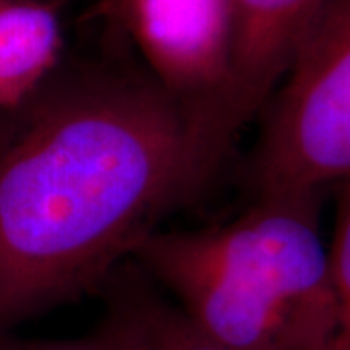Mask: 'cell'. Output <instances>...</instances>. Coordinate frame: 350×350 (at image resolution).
I'll list each match as a JSON object with an SVG mask.
<instances>
[{
  "label": "cell",
  "mask_w": 350,
  "mask_h": 350,
  "mask_svg": "<svg viewBox=\"0 0 350 350\" xmlns=\"http://www.w3.org/2000/svg\"><path fill=\"white\" fill-rule=\"evenodd\" d=\"M211 183L146 76L59 70L0 113V337L92 292Z\"/></svg>",
  "instance_id": "1"
},
{
  "label": "cell",
  "mask_w": 350,
  "mask_h": 350,
  "mask_svg": "<svg viewBox=\"0 0 350 350\" xmlns=\"http://www.w3.org/2000/svg\"><path fill=\"white\" fill-rule=\"evenodd\" d=\"M321 193L255 197L224 226L140 239L131 261L224 350H325L335 327Z\"/></svg>",
  "instance_id": "2"
},
{
  "label": "cell",
  "mask_w": 350,
  "mask_h": 350,
  "mask_svg": "<svg viewBox=\"0 0 350 350\" xmlns=\"http://www.w3.org/2000/svg\"><path fill=\"white\" fill-rule=\"evenodd\" d=\"M253 195L323 193L350 179V0H327L267 103Z\"/></svg>",
  "instance_id": "3"
},
{
  "label": "cell",
  "mask_w": 350,
  "mask_h": 350,
  "mask_svg": "<svg viewBox=\"0 0 350 350\" xmlns=\"http://www.w3.org/2000/svg\"><path fill=\"white\" fill-rule=\"evenodd\" d=\"M137 47L146 76L174 101L208 177L232 148L234 0H103Z\"/></svg>",
  "instance_id": "4"
},
{
  "label": "cell",
  "mask_w": 350,
  "mask_h": 350,
  "mask_svg": "<svg viewBox=\"0 0 350 350\" xmlns=\"http://www.w3.org/2000/svg\"><path fill=\"white\" fill-rule=\"evenodd\" d=\"M327 0H234L236 63L228 133L232 142L267 107Z\"/></svg>",
  "instance_id": "5"
},
{
  "label": "cell",
  "mask_w": 350,
  "mask_h": 350,
  "mask_svg": "<svg viewBox=\"0 0 350 350\" xmlns=\"http://www.w3.org/2000/svg\"><path fill=\"white\" fill-rule=\"evenodd\" d=\"M63 24L55 0H0V113L59 70Z\"/></svg>",
  "instance_id": "6"
},
{
  "label": "cell",
  "mask_w": 350,
  "mask_h": 350,
  "mask_svg": "<svg viewBox=\"0 0 350 350\" xmlns=\"http://www.w3.org/2000/svg\"><path fill=\"white\" fill-rule=\"evenodd\" d=\"M103 294L107 296V308L125 317L146 350H224L191 325L138 267L135 273L119 269Z\"/></svg>",
  "instance_id": "7"
},
{
  "label": "cell",
  "mask_w": 350,
  "mask_h": 350,
  "mask_svg": "<svg viewBox=\"0 0 350 350\" xmlns=\"http://www.w3.org/2000/svg\"><path fill=\"white\" fill-rule=\"evenodd\" d=\"M335 327L325 350H350V179L337 185L335 230L329 243Z\"/></svg>",
  "instance_id": "8"
},
{
  "label": "cell",
  "mask_w": 350,
  "mask_h": 350,
  "mask_svg": "<svg viewBox=\"0 0 350 350\" xmlns=\"http://www.w3.org/2000/svg\"><path fill=\"white\" fill-rule=\"evenodd\" d=\"M0 350H146L135 329L111 308L98 329L84 337L64 340H24L12 335L0 337Z\"/></svg>",
  "instance_id": "9"
}]
</instances>
